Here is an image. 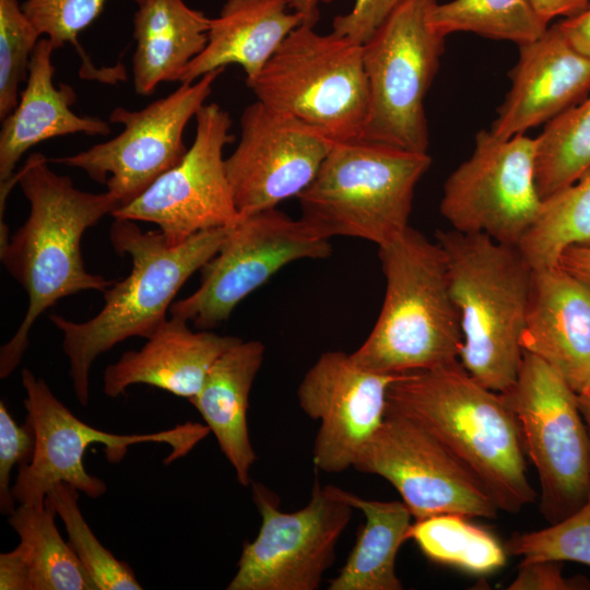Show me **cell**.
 Returning a JSON list of instances; mask_svg holds the SVG:
<instances>
[{
    "label": "cell",
    "instance_id": "6da1fadb",
    "mask_svg": "<svg viewBox=\"0 0 590 590\" xmlns=\"http://www.w3.org/2000/svg\"><path fill=\"white\" fill-rule=\"evenodd\" d=\"M28 201L24 224L0 245V259L24 288L28 303L13 337L0 349V378L20 365L37 318L63 297L83 291L106 292L115 281L86 271L81 240L85 231L118 208L106 190L78 189L70 177L51 170L40 153L31 154L13 178Z\"/></svg>",
    "mask_w": 590,
    "mask_h": 590
},
{
    "label": "cell",
    "instance_id": "7a4b0ae2",
    "mask_svg": "<svg viewBox=\"0 0 590 590\" xmlns=\"http://www.w3.org/2000/svg\"><path fill=\"white\" fill-rule=\"evenodd\" d=\"M387 412L428 430L483 482L500 511L518 514L536 499L518 422L503 396L459 362L401 374L389 387Z\"/></svg>",
    "mask_w": 590,
    "mask_h": 590
},
{
    "label": "cell",
    "instance_id": "3957f363",
    "mask_svg": "<svg viewBox=\"0 0 590 590\" xmlns=\"http://www.w3.org/2000/svg\"><path fill=\"white\" fill-rule=\"evenodd\" d=\"M231 227L204 231L169 245L160 231H142L134 221L115 219L109 239L118 255L131 257L130 274L103 293L104 306L91 319L79 322L49 316L62 333V350L81 405L90 400V371L96 358L129 338L149 339L166 321L178 291L219 251Z\"/></svg>",
    "mask_w": 590,
    "mask_h": 590
},
{
    "label": "cell",
    "instance_id": "277c9868",
    "mask_svg": "<svg viewBox=\"0 0 590 590\" xmlns=\"http://www.w3.org/2000/svg\"><path fill=\"white\" fill-rule=\"evenodd\" d=\"M378 255L385 299L371 332L351 354L354 361L389 375L459 362L463 337L439 244L409 226Z\"/></svg>",
    "mask_w": 590,
    "mask_h": 590
},
{
    "label": "cell",
    "instance_id": "5b68a950",
    "mask_svg": "<svg viewBox=\"0 0 590 590\" xmlns=\"http://www.w3.org/2000/svg\"><path fill=\"white\" fill-rule=\"evenodd\" d=\"M463 345L460 363L483 386L504 392L523 358L532 269L518 247L485 234L437 231Z\"/></svg>",
    "mask_w": 590,
    "mask_h": 590
},
{
    "label": "cell",
    "instance_id": "8992f818",
    "mask_svg": "<svg viewBox=\"0 0 590 590\" xmlns=\"http://www.w3.org/2000/svg\"><path fill=\"white\" fill-rule=\"evenodd\" d=\"M428 153L356 139L334 142L311 184L297 197L300 219L320 236H347L379 246L410 225L415 187Z\"/></svg>",
    "mask_w": 590,
    "mask_h": 590
},
{
    "label": "cell",
    "instance_id": "52a82bcc",
    "mask_svg": "<svg viewBox=\"0 0 590 590\" xmlns=\"http://www.w3.org/2000/svg\"><path fill=\"white\" fill-rule=\"evenodd\" d=\"M246 83L260 103L335 142L362 137L368 110L363 45L300 24Z\"/></svg>",
    "mask_w": 590,
    "mask_h": 590
},
{
    "label": "cell",
    "instance_id": "ba28073f",
    "mask_svg": "<svg viewBox=\"0 0 590 590\" xmlns=\"http://www.w3.org/2000/svg\"><path fill=\"white\" fill-rule=\"evenodd\" d=\"M437 0H405L363 45L368 110L361 139L427 153L424 101L446 37L430 22Z\"/></svg>",
    "mask_w": 590,
    "mask_h": 590
},
{
    "label": "cell",
    "instance_id": "9c48e42d",
    "mask_svg": "<svg viewBox=\"0 0 590 590\" xmlns=\"http://www.w3.org/2000/svg\"><path fill=\"white\" fill-rule=\"evenodd\" d=\"M514 413L540 483V512L551 524L590 495V436L578 394L538 356L524 352L515 384L499 392Z\"/></svg>",
    "mask_w": 590,
    "mask_h": 590
},
{
    "label": "cell",
    "instance_id": "30bf717a",
    "mask_svg": "<svg viewBox=\"0 0 590 590\" xmlns=\"http://www.w3.org/2000/svg\"><path fill=\"white\" fill-rule=\"evenodd\" d=\"M26 398V418L36 437L33 457L17 468L12 494L20 505L44 507L48 492L58 483H67L90 498H98L107 486L87 473L83 457L88 446L103 444L108 460L119 461L129 446L142 442L165 444L170 455L165 464L188 455L210 429L205 425L187 422L149 434H114L96 429L78 418L51 391L43 378L24 368L21 378Z\"/></svg>",
    "mask_w": 590,
    "mask_h": 590
},
{
    "label": "cell",
    "instance_id": "8fae6325",
    "mask_svg": "<svg viewBox=\"0 0 590 590\" xmlns=\"http://www.w3.org/2000/svg\"><path fill=\"white\" fill-rule=\"evenodd\" d=\"M261 517L256 539L243 544L237 571L227 590H316L335 559V547L353 507L341 488L315 481L308 504L280 510L278 497L250 483Z\"/></svg>",
    "mask_w": 590,
    "mask_h": 590
},
{
    "label": "cell",
    "instance_id": "7c38bea8",
    "mask_svg": "<svg viewBox=\"0 0 590 590\" xmlns=\"http://www.w3.org/2000/svg\"><path fill=\"white\" fill-rule=\"evenodd\" d=\"M331 252L328 238L300 217L294 220L276 208L241 216L201 268L199 288L173 302L168 312L200 330L213 329L227 321L245 297L286 264L323 259Z\"/></svg>",
    "mask_w": 590,
    "mask_h": 590
},
{
    "label": "cell",
    "instance_id": "4fadbf2b",
    "mask_svg": "<svg viewBox=\"0 0 590 590\" xmlns=\"http://www.w3.org/2000/svg\"><path fill=\"white\" fill-rule=\"evenodd\" d=\"M536 139L475 135L472 155L447 178L440 213L455 231L518 247L543 204L535 181Z\"/></svg>",
    "mask_w": 590,
    "mask_h": 590
},
{
    "label": "cell",
    "instance_id": "5bb4252c",
    "mask_svg": "<svg viewBox=\"0 0 590 590\" xmlns=\"http://www.w3.org/2000/svg\"><path fill=\"white\" fill-rule=\"evenodd\" d=\"M223 71L180 83L173 93L142 109L115 108L109 121L122 125L118 135L52 161L80 168L92 180L106 185L118 208L130 203L182 158L188 150L184 143L185 128L205 104Z\"/></svg>",
    "mask_w": 590,
    "mask_h": 590
},
{
    "label": "cell",
    "instance_id": "9a60e30c",
    "mask_svg": "<svg viewBox=\"0 0 590 590\" xmlns=\"http://www.w3.org/2000/svg\"><path fill=\"white\" fill-rule=\"evenodd\" d=\"M353 469L387 480L414 520L440 514L495 519L500 511L464 462L428 430L397 413L386 411Z\"/></svg>",
    "mask_w": 590,
    "mask_h": 590
},
{
    "label": "cell",
    "instance_id": "2e32d148",
    "mask_svg": "<svg viewBox=\"0 0 590 590\" xmlns=\"http://www.w3.org/2000/svg\"><path fill=\"white\" fill-rule=\"evenodd\" d=\"M194 119V138L182 158L138 198L116 209L114 219L153 223L169 245L241 219L223 157L234 140L231 117L216 103H205Z\"/></svg>",
    "mask_w": 590,
    "mask_h": 590
},
{
    "label": "cell",
    "instance_id": "e0dca14e",
    "mask_svg": "<svg viewBox=\"0 0 590 590\" xmlns=\"http://www.w3.org/2000/svg\"><path fill=\"white\" fill-rule=\"evenodd\" d=\"M322 132L259 101L240 116V139L225 158L240 216L298 197L315 179L333 143Z\"/></svg>",
    "mask_w": 590,
    "mask_h": 590
},
{
    "label": "cell",
    "instance_id": "ac0fdd59",
    "mask_svg": "<svg viewBox=\"0 0 590 590\" xmlns=\"http://www.w3.org/2000/svg\"><path fill=\"white\" fill-rule=\"evenodd\" d=\"M399 376L365 369L341 351L319 356L297 390L303 412L319 422L312 450L318 470L341 473L353 468L382 424L388 389Z\"/></svg>",
    "mask_w": 590,
    "mask_h": 590
},
{
    "label": "cell",
    "instance_id": "d6986e66",
    "mask_svg": "<svg viewBox=\"0 0 590 590\" xmlns=\"http://www.w3.org/2000/svg\"><path fill=\"white\" fill-rule=\"evenodd\" d=\"M511 86L489 131L508 139L523 134L579 104L590 94V60L565 38L557 23L519 46Z\"/></svg>",
    "mask_w": 590,
    "mask_h": 590
},
{
    "label": "cell",
    "instance_id": "ffe728a7",
    "mask_svg": "<svg viewBox=\"0 0 590 590\" xmlns=\"http://www.w3.org/2000/svg\"><path fill=\"white\" fill-rule=\"evenodd\" d=\"M521 346L579 393L590 386V283L559 266L532 270Z\"/></svg>",
    "mask_w": 590,
    "mask_h": 590
},
{
    "label": "cell",
    "instance_id": "44dd1931",
    "mask_svg": "<svg viewBox=\"0 0 590 590\" xmlns=\"http://www.w3.org/2000/svg\"><path fill=\"white\" fill-rule=\"evenodd\" d=\"M240 341L210 330L192 331L187 320L170 316L140 350L125 352L106 367L104 393L117 398L130 386L143 384L189 400L216 359Z\"/></svg>",
    "mask_w": 590,
    "mask_h": 590
},
{
    "label": "cell",
    "instance_id": "7402d4cb",
    "mask_svg": "<svg viewBox=\"0 0 590 590\" xmlns=\"http://www.w3.org/2000/svg\"><path fill=\"white\" fill-rule=\"evenodd\" d=\"M56 49L42 37L31 57L27 80L16 107L2 121L0 131V181H10L21 157L36 144L57 137L84 133L107 135L109 123L98 117L79 116L72 86L54 83L51 56Z\"/></svg>",
    "mask_w": 590,
    "mask_h": 590
},
{
    "label": "cell",
    "instance_id": "603a6c76",
    "mask_svg": "<svg viewBox=\"0 0 590 590\" xmlns=\"http://www.w3.org/2000/svg\"><path fill=\"white\" fill-rule=\"evenodd\" d=\"M303 24L291 0H226L211 19L204 49L185 69L179 83L236 64L255 78L293 30Z\"/></svg>",
    "mask_w": 590,
    "mask_h": 590
},
{
    "label": "cell",
    "instance_id": "cb8c5ba5",
    "mask_svg": "<svg viewBox=\"0 0 590 590\" xmlns=\"http://www.w3.org/2000/svg\"><path fill=\"white\" fill-rule=\"evenodd\" d=\"M263 355L264 345L260 341L241 340L216 359L200 391L189 399L214 434L243 486L250 485V471L257 459L250 441L247 411Z\"/></svg>",
    "mask_w": 590,
    "mask_h": 590
},
{
    "label": "cell",
    "instance_id": "d4e9b609",
    "mask_svg": "<svg viewBox=\"0 0 590 590\" xmlns=\"http://www.w3.org/2000/svg\"><path fill=\"white\" fill-rule=\"evenodd\" d=\"M211 19L184 0H142L133 17L132 58L137 94L149 96L161 83L179 82L208 43Z\"/></svg>",
    "mask_w": 590,
    "mask_h": 590
},
{
    "label": "cell",
    "instance_id": "484cf974",
    "mask_svg": "<svg viewBox=\"0 0 590 590\" xmlns=\"http://www.w3.org/2000/svg\"><path fill=\"white\" fill-rule=\"evenodd\" d=\"M343 497L365 517L355 545L329 590H401L396 558L409 540L412 514L403 502L362 498L341 488Z\"/></svg>",
    "mask_w": 590,
    "mask_h": 590
},
{
    "label": "cell",
    "instance_id": "4316f807",
    "mask_svg": "<svg viewBox=\"0 0 590 590\" xmlns=\"http://www.w3.org/2000/svg\"><path fill=\"white\" fill-rule=\"evenodd\" d=\"M48 505H20L9 516L26 553L31 590H96L69 543L60 535Z\"/></svg>",
    "mask_w": 590,
    "mask_h": 590
},
{
    "label": "cell",
    "instance_id": "83f0119b",
    "mask_svg": "<svg viewBox=\"0 0 590 590\" xmlns=\"http://www.w3.org/2000/svg\"><path fill=\"white\" fill-rule=\"evenodd\" d=\"M432 562L474 576L491 575L507 562L504 543L486 529L459 514H440L414 520L409 531Z\"/></svg>",
    "mask_w": 590,
    "mask_h": 590
},
{
    "label": "cell",
    "instance_id": "f1b7e54d",
    "mask_svg": "<svg viewBox=\"0 0 590 590\" xmlns=\"http://www.w3.org/2000/svg\"><path fill=\"white\" fill-rule=\"evenodd\" d=\"M590 245V168L543 200L541 212L518 249L532 270L555 267L571 246Z\"/></svg>",
    "mask_w": 590,
    "mask_h": 590
},
{
    "label": "cell",
    "instance_id": "f546056e",
    "mask_svg": "<svg viewBox=\"0 0 590 590\" xmlns=\"http://www.w3.org/2000/svg\"><path fill=\"white\" fill-rule=\"evenodd\" d=\"M433 26L445 37L468 32L518 46L541 37L550 24L540 17L529 0H451L436 3Z\"/></svg>",
    "mask_w": 590,
    "mask_h": 590
},
{
    "label": "cell",
    "instance_id": "4dcf8cb0",
    "mask_svg": "<svg viewBox=\"0 0 590 590\" xmlns=\"http://www.w3.org/2000/svg\"><path fill=\"white\" fill-rule=\"evenodd\" d=\"M535 139V181L544 200L590 168V94L545 123Z\"/></svg>",
    "mask_w": 590,
    "mask_h": 590
},
{
    "label": "cell",
    "instance_id": "1f68e13d",
    "mask_svg": "<svg viewBox=\"0 0 590 590\" xmlns=\"http://www.w3.org/2000/svg\"><path fill=\"white\" fill-rule=\"evenodd\" d=\"M79 489L67 483L56 484L45 504L61 518L69 544L94 582L96 590H141L131 567L117 559L97 540L85 521L79 505Z\"/></svg>",
    "mask_w": 590,
    "mask_h": 590
},
{
    "label": "cell",
    "instance_id": "d6a6232c",
    "mask_svg": "<svg viewBox=\"0 0 590 590\" xmlns=\"http://www.w3.org/2000/svg\"><path fill=\"white\" fill-rule=\"evenodd\" d=\"M521 560L576 562L590 566V495L574 514L541 530L515 532L504 543Z\"/></svg>",
    "mask_w": 590,
    "mask_h": 590
},
{
    "label": "cell",
    "instance_id": "836d02e7",
    "mask_svg": "<svg viewBox=\"0 0 590 590\" xmlns=\"http://www.w3.org/2000/svg\"><path fill=\"white\" fill-rule=\"evenodd\" d=\"M137 4L142 0H132ZM107 0H25L22 10L42 37L50 40L57 50L66 44L76 47L83 62L84 78L115 81V76L91 66L80 47L79 35L103 12Z\"/></svg>",
    "mask_w": 590,
    "mask_h": 590
},
{
    "label": "cell",
    "instance_id": "e575fe53",
    "mask_svg": "<svg viewBox=\"0 0 590 590\" xmlns=\"http://www.w3.org/2000/svg\"><path fill=\"white\" fill-rule=\"evenodd\" d=\"M42 36L19 0H0V119L16 107L33 51Z\"/></svg>",
    "mask_w": 590,
    "mask_h": 590
},
{
    "label": "cell",
    "instance_id": "d590c367",
    "mask_svg": "<svg viewBox=\"0 0 590 590\" xmlns=\"http://www.w3.org/2000/svg\"><path fill=\"white\" fill-rule=\"evenodd\" d=\"M35 432L26 418L19 425L10 414L5 403L0 402V511L10 516L16 509L12 494L11 472L28 463L35 449Z\"/></svg>",
    "mask_w": 590,
    "mask_h": 590
},
{
    "label": "cell",
    "instance_id": "8d00e7d4",
    "mask_svg": "<svg viewBox=\"0 0 590 590\" xmlns=\"http://www.w3.org/2000/svg\"><path fill=\"white\" fill-rule=\"evenodd\" d=\"M405 0H354L352 9L337 15L332 32L364 45Z\"/></svg>",
    "mask_w": 590,
    "mask_h": 590
},
{
    "label": "cell",
    "instance_id": "74e56055",
    "mask_svg": "<svg viewBox=\"0 0 590 590\" xmlns=\"http://www.w3.org/2000/svg\"><path fill=\"white\" fill-rule=\"evenodd\" d=\"M558 560H521L508 590H587L590 580L583 576L565 577Z\"/></svg>",
    "mask_w": 590,
    "mask_h": 590
},
{
    "label": "cell",
    "instance_id": "f35d334b",
    "mask_svg": "<svg viewBox=\"0 0 590 590\" xmlns=\"http://www.w3.org/2000/svg\"><path fill=\"white\" fill-rule=\"evenodd\" d=\"M0 589L31 590V571L25 550L19 544L0 554Z\"/></svg>",
    "mask_w": 590,
    "mask_h": 590
},
{
    "label": "cell",
    "instance_id": "ab89813d",
    "mask_svg": "<svg viewBox=\"0 0 590 590\" xmlns=\"http://www.w3.org/2000/svg\"><path fill=\"white\" fill-rule=\"evenodd\" d=\"M556 23L568 43L590 60V3L577 15Z\"/></svg>",
    "mask_w": 590,
    "mask_h": 590
},
{
    "label": "cell",
    "instance_id": "60d3db41",
    "mask_svg": "<svg viewBox=\"0 0 590 590\" xmlns=\"http://www.w3.org/2000/svg\"><path fill=\"white\" fill-rule=\"evenodd\" d=\"M535 12L547 24L556 17L568 19L583 11L590 0H529Z\"/></svg>",
    "mask_w": 590,
    "mask_h": 590
},
{
    "label": "cell",
    "instance_id": "b9f144b4",
    "mask_svg": "<svg viewBox=\"0 0 590 590\" xmlns=\"http://www.w3.org/2000/svg\"><path fill=\"white\" fill-rule=\"evenodd\" d=\"M557 266L590 283V245L568 247L562 252Z\"/></svg>",
    "mask_w": 590,
    "mask_h": 590
},
{
    "label": "cell",
    "instance_id": "7bdbcfd3",
    "mask_svg": "<svg viewBox=\"0 0 590 590\" xmlns=\"http://www.w3.org/2000/svg\"><path fill=\"white\" fill-rule=\"evenodd\" d=\"M333 0H291V8L300 15L303 24L315 26L320 17V7Z\"/></svg>",
    "mask_w": 590,
    "mask_h": 590
},
{
    "label": "cell",
    "instance_id": "ee69618b",
    "mask_svg": "<svg viewBox=\"0 0 590 590\" xmlns=\"http://www.w3.org/2000/svg\"><path fill=\"white\" fill-rule=\"evenodd\" d=\"M578 394V404L590 436V386Z\"/></svg>",
    "mask_w": 590,
    "mask_h": 590
}]
</instances>
